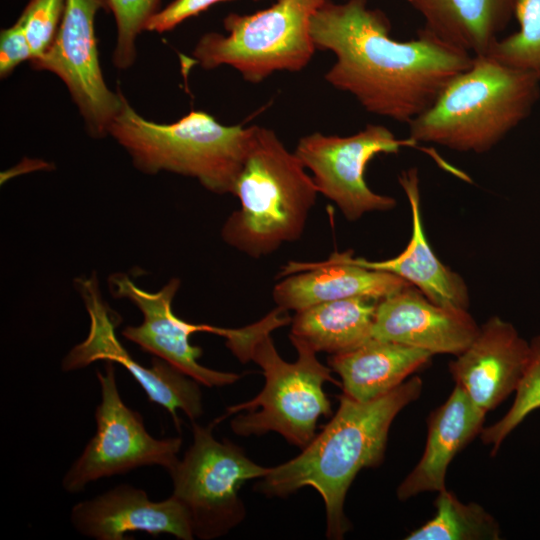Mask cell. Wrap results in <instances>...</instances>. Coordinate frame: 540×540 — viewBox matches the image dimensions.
<instances>
[{
    "label": "cell",
    "mask_w": 540,
    "mask_h": 540,
    "mask_svg": "<svg viewBox=\"0 0 540 540\" xmlns=\"http://www.w3.org/2000/svg\"><path fill=\"white\" fill-rule=\"evenodd\" d=\"M390 28L368 0H326L310 21L316 49L336 56L325 80L353 95L366 111L409 124L471 66L474 55L424 28L404 42L394 40Z\"/></svg>",
    "instance_id": "1"
},
{
    "label": "cell",
    "mask_w": 540,
    "mask_h": 540,
    "mask_svg": "<svg viewBox=\"0 0 540 540\" xmlns=\"http://www.w3.org/2000/svg\"><path fill=\"white\" fill-rule=\"evenodd\" d=\"M254 126H226L204 111H191L170 124L140 116L122 96L111 135L145 174L168 171L197 179L217 194L233 193L249 150Z\"/></svg>",
    "instance_id": "6"
},
{
    "label": "cell",
    "mask_w": 540,
    "mask_h": 540,
    "mask_svg": "<svg viewBox=\"0 0 540 540\" xmlns=\"http://www.w3.org/2000/svg\"><path fill=\"white\" fill-rule=\"evenodd\" d=\"M530 358V344L498 316L480 326L471 344L450 362L456 383L486 412L516 391Z\"/></svg>",
    "instance_id": "15"
},
{
    "label": "cell",
    "mask_w": 540,
    "mask_h": 540,
    "mask_svg": "<svg viewBox=\"0 0 540 540\" xmlns=\"http://www.w3.org/2000/svg\"><path fill=\"white\" fill-rule=\"evenodd\" d=\"M104 372L97 371L101 401L96 408V433L63 478L69 493L104 477L126 473L141 466L159 465L167 471L178 461L180 437L157 439L145 428L140 413L121 399L114 362L105 361Z\"/></svg>",
    "instance_id": "9"
},
{
    "label": "cell",
    "mask_w": 540,
    "mask_h": 540,
    "mask_svg": "<svg viewBox=\"0 0 540 540\" xmlns=\"http://www.w3.org/2000/svg\"><path fill=\"white\" fill-rule=\"evenodd\" d=\"M486 413L455 385L448 399L430 415L424 453L398 486V499L404 501L423 492L445 489L450 462L481 433Z\"/></svg>",
    "instance_id": "19"
},
{
    "label": "cell",
    "mask_w": 540,
    "mask_h": 540,
    "mask_svg": "<svg viewBox=\"0 0 540 540\" xmlns=\"http://www.w3.org/2000/svg\"><path fill=\"white\" fill-rule=\"evenodd\" d=\"M312 176L270 129L254 125L233 195L240 201L221 229L229 246L251 258L298 240L317 194Z\"/></svg>",
    "instance_id": "4"
},
{
    "label": "cell",
    "mask_w": 540,
    "mask_h": 540,
    "mask_svg": "<svg viewBox=\"0 0 540 540\" xmlns=\"http://www.w3.org/2000/svg\"><path fill=\"white\" fill-rule=\"evenodd\" d=\"M369 297H351L320 303L296 312L290 335L316 352L330 355L350 351L372 337L377 304Z\"/></svg>",
    "instance_id": "22"
},
{
    "label": "cell",
    "mask_w": 540,
    "mask_h": 540,
    "mask_svg": "<svg viewBox=\"0 0 540 540\" xmlns=\"http://www.w3.org/2000/svg\"><path fill=\"white\" fill-rule=\"evenodd\" d=\"M107 283L114 298L129 300L143 315L140 325H129L122 330L127 340L167 361L202 385L222 387L240 379V374L210 369L198 362L203 351L191 344V335L200 331L216 334L218 327L189 323L175 315L172 303L180 288L179 278H171L156 292L138 287L122 272L111 274Z\"/></svg>",
    "instance_id": "13"
},
{
    "label": "cell",
    "mask_w": 540,
    "mask_h": 540,
    "mask_svg": "<svg viewBox=\"0 0 540 540\" xmlns=\"http://www.w3.org/2000/svg\"><path fill=\"white\" fill-rule=\"evenodd\" d=\"M326 0H277L250 15L229 14L226 35H203L193 57L203 69L229 65L253 84L276 71L296 72L310 62L316 50L310 21Z\"/></svg>",
    "instance_id": "7"
},
{
    "label": "cell",
    "mask_w": 540,
    "mask_h": 540,
    "mask_svg": "<svg viewBox=\"0 0 540 540\" xmlns=\"http://www.w3.org/2000/svg\"><path fill=\"white\" fill-rule=\"evenodd\" d=\"M161 0H106L113 12L117 39L113 52L116 68L131 67L136 58V38L146 30L148 21L159 11Z\"/></svg>",
    "instance_id": "26"
},
{
    "label": "cell",
    "mask_w": 540,
    "mask_h": 540,
    "mask_svg": "<svg viewBox=\"0 0 540 540\" xmlns=\"http://www.w3.org/2000/svg\"><path fill=\"white\" fill-rule=\"evenodd\" d=\"M398 181L408 199L412 217V233L407 246L387 260L369 261L352 255L351 261L404 279L437 305L468 310L470 299L464 279L439 260L427 241L421 214L418 170L410 168L403 171Z\"/></svg>",
    "instance_id": "18"
},
{
    "label": "cell",
    "mask_w": 540,
    "mask_h": 540,
    "mask_svg": "<svg viewBox=\"0 0 540 540\" xmlns=\"http://www.w3.org/2000/svg\"><path fill=\"white\" fill-rule=\"evenodd\" d=\"M32 51L21 23L2 29L0 33V76L7 78L15 68L31 61Z\"/></svg>",
    "instance_id": "28"
},
{
    "label": "cell",
    "mask_w": 540,
    "mask_h": 540,
    "mask_svg": "<svg viewBox=\"0 0 540 540\" xmlns=\"http://www.w3.org/2000/svg\"><path fill=\"white\" fill-rule=\"evenodd\" d=\"M413 144L411 139H397L382 125L368 124L345 137L309 134L299 140L294 153L312 172L318 192L333 201L347 220L355 221L365 213L396 206L393 197L378 194L367 185L368 163L380 153H397L402 146Z\"/></svg>",
    "instance_id": "11"
},
{
    "label": "cell",
    "mask_w": 540,
    "mask_h": 540,
    "mask_svg": "<svg viewBox=\"0 0 540 540\" xmlns=\"http://www.w3.org/2000/svg\"><path fill=\"white\" fill-rule=\"evenodd\" d=\"M515 17L519 30L500 38L485 55L540 77V0H517Z\"/></svg>",
    "instance_id": "24"
},
{
    "label": "cell",
    "mask_w": 540,
    "mask_h": 540,
    "mask_svg": "<svg viewBox=\"0 0 540 540\" xmlns=\"http://www.w3.org/2000/svg\"><path fill=\"white\" fill-rule=\"evenodd\" d=\"M66 0H30L18 18L29 42L32 59L41 57L59 29Z\"/></svg>",
    "instance_id": "27"
},
{
    "label": "cell",
    "mask_w": 540,
    "mask_h": 540,
    "mask_svg": "<svg viewBox=\"0 0 540 540\" xmlns=\"http://www.w3.org/2000/svg\"><path fill=\"white\" fill-rule=\"evenodd\" d=\"M223 1L228 0H173L148 21L146 30L157 33L170 31L184 20L196 16L210 6Z\"/></svg>",
    "instance_id": "29"
},
{
    "label": "cell",
    "mask_w": 540,
    "mask_h": 540,
    "mask_svg": "<svg viewBox=\"0 0 540 540\" xmlns=\"http://www.w3.org/2000/svg\"><path fill=\"white\" fill-rule=\"evenodd\" d=\"M351 256L350 251L334 252L322 262H289L281 271L288 277L273 290L277 307L298 312L351 297L382 300L411 285L392 273L355 264Z\"/></svg>",
    "instance_id": "17"
},
{
    "label": "cell",
    "mask_w": 540,
    "mask_h": 540,
    "mask_svg": "<svg viewBox=\"0 0 540 540\" xmlns=\"http://www.w3.org/2000/svg\"><path fill=\"white\" fill-rule=\"evenodd\" d=\"M423 28L472 55H485L515 16L517 0H407Z\"/></svg>",
    "instance_id": "21"
},
{
    "label": "cell",
    "mask_w": 540,
    "mask_h": 540,
    "mask_svg": "<svg viewBox=\"0 0 540 540\" xmlns=\"http://www.w3.org/2000/svg\"><path fill=\"white\" fill-rule=\"evenodd\" d=\"M71 522L79 533L98 540H123L133 531L180 540L195 537L189 513L177 498L154 502L144 490L127 484L74 505Z\"/></svg>",
    "instance_id": "16"
},
{
    "label": "cell",
    "mask_w": 540,
    "mask_h": 540,
    "mask_svg": "<svg viewBox=\"0 0 540 540\" xmlns=\"http://www.w3.org/2000/svg\"><path fill=\"white\" fill-rule=\"evenodd\" d=\"M422 387L421 378L414 376L368 402L342 394L336 413L323 430L299 455L270 467L255 490L267 497L285 498L303 487L314 488L325 505L327 538L343 539L350 529L344 513L349 487L360 470L382 463L393 420L418 399Z\"/></svg>",
    "instance_id": "2"
},
{
    "label": "cell",
    "mask_w": 540,
    "mask_h": 540,
    "mask_svg": "<svg viewBox=\"0 0 540 540\" xmlns=\"http://www.w3.org/2000/svg\"><path fill=\"white\" fill-rule=\"evenodd\" d=\"M539 96L538 75L474 55L471 66L408 124L409 139L484 153L529 116Z\"/></svg>",
    "instance_id": "3"
},
{
    "label": "cell",
    "mask_w": 540,
    "mask_h": 540,
    "mask_svg": "<svg viewBox=\"0 0 540 540\" xmlns=\"http://www.w3.org/2000/svg\"><path fill=\"white\" fill-rule=\"evenodd\" d=\"M468 310L437 305L409 285L377 304L372 337L434 354L459 355L479 331Z\"/></svg>",
    "instance_id": "14"
},
{
    "label": "cell",
    "mask_w": 540,
    "mask_h": 540,
    "mask_svg": "<svg viewBox=\"0 0 540 540\" xmlns=\"http://www.w3.org/2000/svg\"><path fill=\"white\" fill-rule=\"evenodd\" d=\"M213 423L193 421V442L168 470L172 495L187 509L194 536L202 540L222 537L246 516L239 490L249 480L264 477L270 467L252 461L229 440L213 435Z\"/></svg>",
    "instance_id": "8"
},
{
    "label": "cell",
    "mask_w": 540,
    "mask_h": 540,
    "mask_svg": "<svg viewBox=\"0 0 540 540\" xmlns=\"http://www.w3.org/2000/svg\"><path fill=\"white\" fill-rule=\"evenodd\" d=\"M287 312L277 307L254 323L244 362L252 360L262 368L265 384L251 400L228 407L225 416L237 413L230 426L239 436L276 432L303 449L315 437L319 418L332 414L324 383L337 382L331 368L300 338L289 336L298 355L295 362L279 355L270 334L292 321Z\"/></svg>",
    "instance_id": "5"
},
{
    "label": "cell",
    "mask_w": 540,
    "mask_h": 540,
    "mask_svg": "<svg viewBox=\"0 0 540 540\" xmlns=\"http://www.w3.org/2000/svg\"><path fill=\"white\" fill-rule=\"evenodd\" d=\"M435 515L410 532L407 540H497L500 528L481 505L461 502L446 488L438 492Z\"/></svg>",
    "instance_id": "23"
},
{
    "label": "cell",
    "mask_w": 540,
    "mask_h": 540,
    "mask_svg": "<svg viewBox=\"0 0 540 540\" xmlns=\"http://www.w3.org/2000/svg\"><path fill=\"white\" fill-rule=\"evenodd\" d=\"M515 392L514 403L508 412L480 433L482 442L492 445V455L532 411L540 408V336L530 343L529 362Z\"/></svg>",
    "instance_id": "25"
},
{
    "label": "cell",
    "mask_w": 540,
    "mask_h": 540,
    "mask_svg": "<svg viewBox=\"0 0 540 540\" xmlns=\"http://www.w3.org/2000/svg\"><path fill=\"white\" fill-rule=\"evenodd\" d=\"M432 356L423 349L371 338L350 351L331 355L328 363L341 378L343 394L368 402L396 389Z\"/></svg>",
    "instance_id": "20"
},
{
    "label": "cell",
    "mask_w": 540,
    "mask_h": 540,
    "mask_svg": "<svg viewBox=\"0 0 540 540\" xmlns=\"http://www.w3.org/2000/svg\"><path fill=\"white\" fill-rule=\"evenodd\" d=\"M75 288L89 316L86 338L75 345L63 358V371L84 368L98 361H112L122 365L145 391L149 401L165 408L180 429L177 410H182L195 421L203 413L200 383L167 361L154 356L151 366L137 362L116 337V327L121 319L112 311L102 297L95 272L78 277Z\"/></svg>",
    "instance_id": "10"
},
{
    "label": "cell",
    "mask_w": 540,
    "mask_h": 540,
    "mask_svg": "<svg viewBox=\"0 0 540 540\" xmlns=\"http://www.w3.org/2000/svg\"><path fill=\"white\" fill-rule=\"evenodd\" d=\"M101 8H108L106 0H66L52 44L30 61L33 69L50 71L64 82L95 138L108 135L123 96L120 89L115 93L107 87L100 67L94 20Z\"/></svg>",
    "instance_id": "12"
}]
</instances>
